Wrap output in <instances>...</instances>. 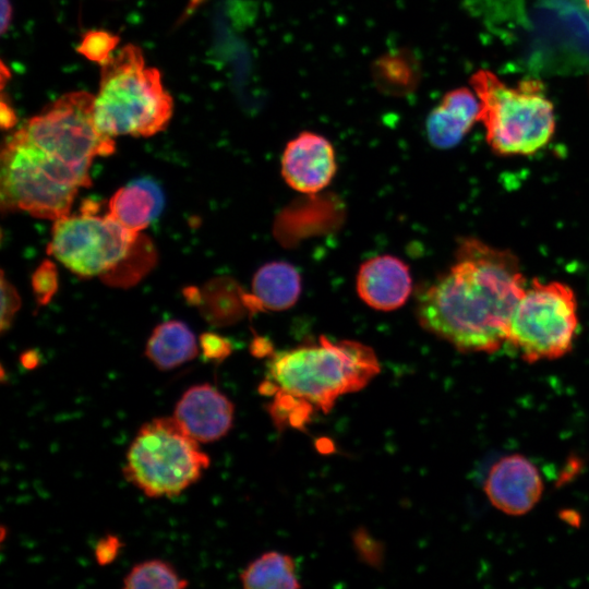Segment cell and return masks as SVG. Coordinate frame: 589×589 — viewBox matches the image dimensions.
Returning <instances> with one entry per match:
<instances>
[{
	"label": "cell",
	"instance_id": "obj_1",
	"mask_svg": "<svg viewBox=\"0 0 589 589\" xmlns=\"http://www.w3.org/2000/svg\"><path fill=\"white\" fill-rule=\"evenodd\" d=\"M526 288L512 251L465 238L449 269L419 294L417 317L458 351L492 353L506 344L509 320Z\"/></svg>",
	"mask_w": 589,
	"mask_h": 589
},
{
	"label": "cell",
	"instance_id": "obj_2",
	"mask_svg": "<svg viewBox=\"0 0 589 589\" xmlns=\"http://www.w3.org/2000/svg\"><path fill=\"white\" fill-rule=\"evenodd\" d=\"M381 371L374 350L356 340L332 341L279 351L267 363L277 389L296 395L328 412L338 397L364 388Z\"/></svg>",
	"mask_w": 589,
	"mask_h": 589
},
{
	"label": "cell",
	"instance_id": "obj_3",
	"mask_svg": "<svg viewBox=\"0 0 589 589\" xmlns=\"http://www.w3.org/2000/svg\"><path fill=\"white\" fill-rule=\"evenodd\" d=\"M172 111L159 71L145 65L137 46H123L101 64L94 119L103 134L152 136L167 127Z\"/></svg>",
	"mask_w": 589,
	"mask_h": 589
},
{
	"label": "cell",
	"instance_id": "obj_4",
	"mask_svg": "<svg viewBox=\"0 0 589 589\" xmlns=\"http://www.w3.org/2000/svg\"><path fill=\"white\" fill-rule=\"evenodd\" d=\"M469 84L480 101V122L490 148L501 156H528L545 147L555 132L554 106L534 79L515 86L479 69Z\"/></svg>",
	"mask_w": 589,
	"mask_h": 589
},
{
	"label": "cell",
	"instance_id": "obj_5",
	"mask_svg": "<svg viewBox=\"0 0 589 589\" xmlns=\"http://www.w3.org/2000/svg\"><path fill=\"white\" fill-rule=\"evenodd\" d=\"M89 184V170L51 157L29 142L20 129L3 143L2 208L57 220L69 215L79 188Z\"/></svg>",
	"mask_w": 589,
	"mask_h": 589
},
{
	"label": "cell",
	"instance_id": "obj_6",
	"mask_svg": "<svg viewBox=\"0 0 589 589\" xmlns=\"http://www.w3.org/2000/svg\"><path fill=\"white\" fill-rule=\"evenodd\" d=\"M209 465V456L173 417H158L136 432L122 473L148 497H173L199 481Z\"/></svg>",
	"mask_w": 589,
	"mask_h": 589
},
{
	"label": "cell",
	"instance_id": "obj_7",
	"mask_svg": "<svg viewBox=\"0 0 589 589\" xmlns=\"http://www.w3.org/2000/svg\"><path fill=\"white\" fill-rule=\"evenodd\" d=\"M578 326L574 290L561 281L533 279L514 309L506 344L526 362L553 360L572 350Z\"/></svg>",
	"mask_w": 589,
	"mask_h": 589
},
{
	"label": "cell",
	"instance_id": "obj_8",
	"mask_svg": "<svg viewBox=\"0 0 589 589\" xmlns=\"http://www.w3.org/2000/svg\"><path fill=\"white\" fill-rule=\"evenodd\" d=\"M95 96L64 94L20 130L43 152L72 167L89 170L93 159L113 153L112 137L103 134L94 119Z\"/></svg>",
	"mask_w": 589,
	"mask_h": 589
},
{
	"label": "cell",
	"instance_id": "obj_9",
	"mask_svg": "<svg viewBox=\"0 0 589 589\" xmlns=\"http://www.w3.org/2000/svg\"><path fill=\"white\" fill-rule=\"evenodd\" d=\"M139 233L109 214L82 209L55 220L47 252L79 276H103L129 253Z\"/></svg>",
	"mask_w": 589,
	"mask_h": 589
},
{
	"label": "cell",
	"instance_id": "obj_10",
	"mask_svg": "<svg viewBox=\"0 0 589 589\" xmlns=\"http://www.w3.org/2000/svg\"><path fill=\"white\" fill-rule=\"evenodd\" d=\"M337 171L336 152L324 135L302 131L285 146L280 172L293 190L313 194L326 188Z\"/></svg>",
	"mask_w": 589,
	"mask_h": 589
},
{
	"label": "cell",
	"instance_id": "obj_11",
	"mask_svg": "<svg viewBox=\"0 0 589 589\" xmlns=\"http://www.w3.org/2000/svg\"><path fill=\"white\" fill-rule=\"evenodd\" d=\"M172 417L195 441L208 444L223 438L231 430L235 406L212 384H196L179 398Z\"/></svg>",
	"mask_w": 589,
	"mask_h": 589
},
{
	"label": "cell",
	"instance_id": "obj_12",
	"mask_svg": "<svg viewBox=\"0 0 589 589\" xmlns=\"http://www.w3.org/2000/svg\"><path fill=\"white\" fill-rule=\"evenodd\" d=\"M543 490L537 467L526 457L510 455L496 461L484 482V492L498 510L519 516L531 510Z\"/></svg>",
	"mask_w": 589,
	"mask_h": 589
},
{
	"label": "cell",
	"instance_id": "obj_13",
	"mask_svg": "<svg viewBox=\"0 0 589 589\" xmlns=\"http://www.w3.org/2000/svg\"><path fill=\"white\" fill-rule=\"evenodd\" d=\"M356 287L359 298L377 311L401 308L412 291L409 266L393 255H377L363 262Z\"/></svg>",
	"mask_w": 589,
	"mask_h": 589
},
{
	"label": "cell",
	"instance_id": "obj_14",
	"mask_svg": "<svg viewBox=\"0 0 589 589\" xmlns=\"http://www.w3.org/2000/svg\"><path fill=\"white\" fill-rule=\"evenodd\" d=\"M480 122V101L472 88L456 87L443 95L429 112L425 133L429 143L438 149L458 145Z\"/></svg>",
	"mask_w": 589,
	"mask_h": 589
},
{
	"label": "cell",
	"instance_id": "obj_15",
	"mask_svg": "<svg viewBox=\"0 0 589 589\" xmlns=\"http://www.w3.org/2000/svg\"><path fill=\"white\" fill-rule=\"evenodd\" d=\"M301 289V276L293 265L283 261L266 263L254 274L249 309L288 310L298 301Z\"/></svg>",
	"mask_w": 589,
	"mask_h": 589
},
{
	"label": "cell",
	"instance_id": "obj_16",
	"mask_svg": "<svg viewBox=\"0 0 589 589\" xmlns=\"http://www.w3.org/2000/svg\"><path fill=\"white\" fill-rule=\"evenodd\" d=\"M165 204L159 185L136 179L120 188L109 201V215L130 230L140 232L161 213Z\"/></svg>",
	"mask_w": 589,
	"mask_h": 589
},
{
	"label": "cell",
	"instance_id": "obj_17",
	"mask_svg": "<svg viewBox=\"0 0 589 589\" xmlns=\"http://www.w3.org/2000/svg\"><path fill=\"white\" fill-rule=\"evenodd\" d=\"M377 92L389 97H407L421 82L422 67L417 53L407 47L393 48L376 57L370 67Z\"/></svg>",
	"mask_w": 589,
	"mask_h": 589
},
{
	"label": "cell",
	"instance_id": "obj_18",
	"mask_svg": "<svg viewBox=\"0 0 589 589\" xmlns=\"http://www.w3.org/2000/svg\"><path fill=\"white\" fill-rule=\"evenodd\" d=\"M144 353L158 370L169 371L193 360L199 348L190 327L181 321L170 320L154 328Z\"/></svg>",
	"mask_w": 589,
	"mask_h": 589
},
{
	"label": "cell",
	"instance_id": "obj_19",
	"mask_svg": "<svg viewBox=\"0 0 589 589\" xmlns=\"http://www.w3.org/2000/svg\"><path fill=\"white\" fill-rule=\"evenodd\" d=\"M245 589H296L300 588L293 558L276 551L253 560L240 574Z\"/></svg>",
	"mask_w": 589,
	"mask_h": 589
},
{
	"label": "cell",
	"instance_id": "obj_20",
	"mask_svg": "<svg viewBox=\"0 0 589 589\" xmlns=\"http://www.w3.org/2000/svg\"><path fill=\"white\" fill-rule=\"evenodd\" d=\"M156 251L147 237L139 233L129 253L101 279L106 284L128 287L139 281L155 264Z\"/></svg>",
	"mask_w": 589,
	"mask_h": 589
},
{
	"label": "cell",
	"instance_id": "obj_21",
	"mask_svg": "<svg viewBox=\"0 0 589 589\" xmlns=\"http://www.w3.org/2000/svg\"><path fill=\"white\" fill-rule=\"evenodd\" d=\"M189 585L168 562L153 558L134 565L123 578L124 589H180Z\"/></svg>",
	"mask_w": 589,
	"mask_h": 589
},
{
	"label": "cell",
	"instance_id": "obj_22",
	"mask_svg": "<svg viewBox=\"0 0 589 589\" xmlns=\"http://www.w3.org/2000/svg\"><path fill=\"white\" fill-rule=\"evenodd\" d=\"M268 405V413L278 430H304L315 407L309 401L283 389H277Z\"/></svg>",
	"mask_w": 589,
	"mask_h": 589
},
{
	"label": "cell",
	"instance_id": "obj_23",
	"mask_svg": "<svg viewBox=\"0 0 589 589\" xmlns=\"http://www.w3.org/2000/svg\"><path fill=\"white\" fill-rule=\"evenodd\" d=\"M120 38L107 31H89L85 33L77 47L79 53L100 65L110 59Z\"/></svg>",
	"mask_w": 589,
	"mask_h": 589
},
{
	"label": "cell",
	"instance_id": "obj_24",
	"mask_svg": "<svg viewBox=\"0 0 589 589\" xmlns=\"http://www.w3.org/2000/svg\"><path fill=\"white\" fill-rule=\"evenodd\" d=\"M32 288L39 305H46L58 289V272L55 264L45 260L32 276Z\"/></svg>",
	"mask_w": 589,
	"mask_h": 589
},
{
	"label": "cell",
	"instance_id": "obj_25",
	"mask_svg": "<svg viewBox=\"0 0 589 589\" xmlns=\"http://www.w3.org/2000/svg\"><path fill=\"white\" fill-rule=\"evenodd\" d=\"M358 556L368 565L378 567L383 563L384 546L368 530L358 528L352 534Z\"/></svg>",
	"mask_w": 589,
	"mask_h": 589
},
{
	"label": "cell",
	"instance_id": "obj_26",
	"mask_svg": "<svg viewBox=\"0 0 589 589\" xmlns=\"http://www.w3.org/2000/svg\"><path fill=\"white\" fill-rule=\"evenodd\" d=\"M201 351L204 359L213 362H223L232 352L231 342L215 333H203L200 337Z\"/></svg>",
	"mask_w": 589,
	"mask_h": 589
},
{
	"label": "cell",
	"instance_id": "obj_27",
	"mask_svg": "<svg viewBox=\"0 0 589 589\" xmlns=\"http://www.w3.org/2000/svg\"><path fill=\"white\" fill-rule=\"evenodd\" d=\"M1 294L2 305L0 327L1 332H4L11 326L14 315L20 309L21 299L14 286L5 280L3 273L1 274Z\"/></svg>",
	"mask_w": 589,
	"mask_h": 589
},
{
	"label": "cell",
	"instance_id": "obj_28",
	"mask_svg": "<svg viewBox=\"0 0 589 589\" xmlns=\"http://www.w3.org/2000/svg\"><path fill=\"white\" fill-rule=\"evenodd\" d=\"M122 549V541L115 534H106L95 545V558L98 565L111 564Z\"/></svg>",
	"mask_w": 589,
	"mask_h": 589
},
{
	"label": "cell",
	"instance_id": "obj_29",
	"mask_svg": "<svg viewBox=\"0 0 589 589\" xmlns=\"http://www.w3.org/2000/svg\"><path fill=\"white\" fill-rule=\"evenodd\" d=\"M1 125L3 129H9L15 125L17 119L11 107L5 104L4 100L1 101Z\"/></svg>",
	"mask_w": 589,
	"mask_h": 589
},
{
	"label": "cell",
	"instance_id": "obj_30",
	"mask_svg": "<svg viewBox=\"0 0 589 589\" xmlns=\"http://www.w3.org/2000/svg\"><path fill=\"white\" fill-rule=\"evenodd\" d=\"M21 363L27 370H33L39 364V356L35 350H28L21 356Z\"/></svg>",
	"mask_w": 589,
	"mask_h": 589
},
{
	"label": "cell",
	"instance_id": "obj_31",
	"mask_svg": "<svg viewBox=\"0 0 589 589\" xmlns=\"http://www.w3.org/2000/svg\"><path fill=\"white\" fill-rule=\"evenodd\" d=\"M2 32L5 31L7 26L9 25L10 23V17H11V5H10V2L9 0H2Z\"/></svg>",
	"mask_w": 589,
	"mask_h": 589
},
{
	"label": "cell",
	"instance_id": "obj_32",
	"mask_svg": "<svg viewBox=\"0 0 589 589\" xmlns=\"http://www.w3.org/2000/svg\"><path fill=\"white\" fill-rule=\"evenodd\" d=\"M584 2L586 4L587 9L589 10V0H584Z\"/></svg>",
	"mask_w": 589,
	"mask_h": 589
}]
</instances>
